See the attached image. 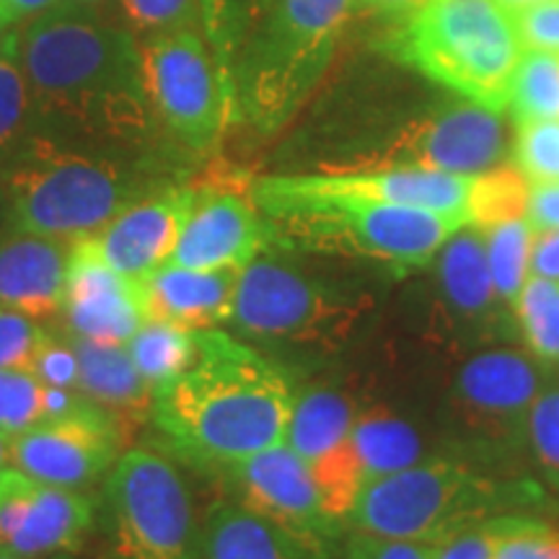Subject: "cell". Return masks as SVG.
<instances>
[{"label": "cell", "mask_w": 559, "mask_h": 559, "mask_svg": "<svg viewBox=\"0 0 559 559\" xmlns=\"http://www.w3.org/2000/svg\"><path fill=\"white\" fill-rule=\"evenodd\" d=\"M32 115L60 138L135 148L158 130L143 81L140 41L96 11L60 5L19 29Z\"/></svg>", "instance_id": "6da1fadb"}, {"label": "cell", "mask_w": 559, "mask_h": 559, "mask_svg": "<svg viewBox=\"0 0 559 559\" xmlns=\"http://www.w3.org/2000/svg\"><path fill=\"white\" fill-rule=\"evenodd\" d=\"M298 391L280 362L247 340L198 332V358L151 402L160 440L190 464L226 472L285 443Z\"/></svg>", "instance_id": "7a4b0ae2"}, {"label": "cell", "mask_w": 559, "mask_h": 559, "mask_svg": "<svg viewBox=\"0 0 559 559\" xmlns=\"http://www.w3.org/2000/svg\"><path fill=\"white\" fill-rule=\"evenodd\" d=\"M247 187L272 247L368 260L396 272L430 267L440 247L469 226L456 215L353 192L326 171L264 174Z\"/></svg>", "instance_id": "3957f363"}, {"label": "cell", "mask_w": 559, "mask_h": 559, "mask_svg": "<svg viewBox=\"0 0 559 559\" xmlns=\"http://www.w3.org/2000/svg\"><path fill=\"white\" fill-rule=\"evenodd\" d=\"M135 160L79 148L66 138L32 135L9 153L0 174V202L13 230L73 243L164 185Z\"/></svg>", "instance_id": "277c9868"}, {"label": "cell", "mask_w": 559, "mask_h": 559, "mask_svg": "<svg viewBox=\"0 0 559 559\" xmlns=\"http://www.w3.org/2000/svg\"><path fill=\"white\" fill-rule=\"evenodd\" d=\"M358 0H272L230 66L236 124L275 135L330 73Z\"/></svg>", "instance_id": "5b68a950"}, {"label": "cell", "mask_w": 559, "mask_h": 559, "mask_svg": "<svg viewBox=\"0 0 559 559\" xmlns=\"http://www.w3.org/2000/svg\"><path fill=\"white\" fill-rule=\"evenodd\" d=\"M534 500L536 492L526 485L500 481L464 461L430 459L368 479L349 510L347 528L386 539L440 544L474 523L521 513Z\"/></svg>", "instance_id": "8992f818"}, {"label": "cell", "mask_w": 559, "mask_h": 559, "mask_svg": "<svg viewBox=\"0 0 559 559\" xmlns=\"http://www.w3.org/2000/svg\"><path fill=\"white\" fill-rule=\"evenodd\" d=\"M394 50L466 102L506 111L523 41L495 0H423L404 16Z\"/></svg>", "instance_id": "52a82bcc"}, {"label": "cell", "mask_w": 559, "mask_h": 559, "mask_svg": "<svg viewBox=\"0 0 559 559\" xmlns=\"http://www.w3.org/2000/svg\"><path fill=\"white\" fill-rule=\"evenodd\" d=\"M366 306L362 293L311 275L285 254L264 249L239 272L228 324L257 342L332 347L353 332Z\"/></svg>", "instance_id": "ba28073f"}, {"label": "cell", "mask_w": 559, "mask_h": 559, "mask_svg": "<svg viewBox=\"0 0 559 559\" xmlns=\"http://www.w3.org/2000/svg\"><path fill=\"white\" fill-rule=\"evenodd\" d=\"M107 559H200L190 489L156 451H124L104 479Z\"/></svg>", "instance_id": "9c48e42d"}, {"label": "cell", "mask_w": 559, "mask_h": 559, "mask_svg": "<svg viewBox=\"0 0 559 559\" xmlns=\"http://www.w3.org/2000/svg\"><path fill=\"white\" fill-rule=\"evenodd\" d=\"M143 81L158 130L179 148L210 156L236 124L234 88L200 29L140 41Z\"/></svg>", "instance_id": "30bf717a"}, {"label": "cell", "mask_w": 559, "mask_h": 559, "mask_svg": "<svg viewBox=\"0 0 559 559\" xmlns=\"http://www.w3.org/2000/svg\"><path fill=\"white\" fill-rule=\"evenodd\" d=\"M96 528V502L5 466L0 472V549L21 559L75 557Z\"/></svg>", "instance_id": "8fae6325"}, {"label": "cell", "mask_w": 559, "mask_h": 559, "mask_svg": "<svg viewBox=\"0 0 559 559\" xmlns=\"http://www.w3.org/2000/svg\"><path fill=\"white\" fill-rule=\"evenodd\" d=\"M508 153L502 111L481 104H451L404 128L381 156L360 166H402L445 174H485L498 169Z\"/></svg>", "instance_id": "7c38bea8"}, {"label": "cell", "mask_w": 559, "mask_h": 559, "mask_svg": "<svg viewBox=\"0 0 559 559\" xmlns=\"http://www.w3.org/2000/svg\"><path fill=\"white\" fill-rule=\"evenodd\" d=\"M117 419L86 402L66 417L47 419L37 428L13 436L11 466L50 485L86 489L107 479L128 443Z\"/></svg>", "instance_id": "4fadbf2b"}, {"label": "cell", "mask_w": 559, "mask_h": 559, "mask_svg": "<svg viewBox=\"0 0 559 559\" xmlns=\"http://www.w3.org/2000/svg\"><path fill=\"white\" fill-rule=\"evenodd\" d=\"M358 412L345 394L313 386L296 394L285 443L309 466L321 502L334 521L347 528L349 510L366 485L353 445V423Z\"/></svg>", "instance_id": "5bb4252c"}, {"label": "cell", "mask_w": 559, "mask_h": 559, "mask_svg": "<svg viewBox=\"0 0 559 559\" xmlns=\"http://www.w3.org/2000/svg\"><path fill=\"white\" fill-rule=\"evenodd\" d=\"M542 391L536 362L519 349H485L459 368L451 404L474 436L492 445L528 440V415Z\"/></svg>", "instance_id": "9a60e30c"}, {"label": "cell", "mask_w": 559, "mask_h": 559, "mask_svg": "<svg viewBox=\"0 0 559 559\" xmlns=\"http://www.w3.org/2000/svg\"><path fill=\"white\" fill-rule=\"evenodd\" d=\"M272 247L270 228L251 200L247 181L198 185L171 264L190 270H243Z\"/></svg>", "instance_id": "2e32d148"}, {"label": "cell", "mask_w": 559, "mask_h": 559, "mask_svg": "<svg viewBox=\"0 0 559 559\" xmlns=\"http://www.w3.org/2000/svg\"><path fill=\"white\" fill-rule=\"evenodd\" d=\"M218 477L230 481L243 506L317 547L326 549L345 531L326 513L309 466L288 443L243 459Z\"/></svg>", "instance_id": "e0dca14e"}, {"label": "cell", "mask_w": 559, "mask_h": 559, "mask_svg": "<svg viewBox=\"0 0 559 559\" xmlns=\"http://www.w3.org/2000/svg\"><path fill=\"white\" fill-rule=\"evenodd\" d=\"M62 319L79 337L128 345L148 321L143 285L122 275L104 260L94 236L73 241L68 249V277Z\"/></svg>", "instance_id": "ac0fdd59"}, {"label": "cell", "mask_w": 559, "mask_h": 559, "mask_svg": "<svg viewBox=\"0 0 559 559\" xmlns=\"http://www.w3.org/2000/svg\"><path fill=\"white\" fill-rule=\"evenodd\" d=\"M194 194L198 185L164 181L143 198L132 200L94 236L104 260L135 280H145L169 264Z\"/></svg>", "instance_id": "d6986e66"}, {"label": "cell", "mask_w": 559, "mask_h": 559, "mask_svg": "<svg viewBox=\"0 0 559 559\" xmlns=\"http://www.w3.org/2000/svg\"><path fill=\"white\" fill-rule=\"evenodd\" d=\"M70 243L9 230L0 236V309L37 321L55 319L66 304Z\"/></svg>", "instance_id": "ffe728a7"}, {"label": "cell", "mask_w": 559, "mask_h": 559, "mask_svg": "<svg viewBox=\"0 0 559 559\" xmlns=\"http://www.w3.org/2000/svg\"><path fill=\"white\" fill-rule=\"evenodd\" d=\"M436 285L440 306L456 319L461 326L472 330H498L506 321V309L498 290H495L492 272L487 262L485 230L479 226L459 228L449 241L440 247L436 260Z\"/></svg>", "instance_id": "44dd1931"}, {"label": "cell", "mask_w": 559, "mask_h": 559, "mask_svg": "<svg viewBox=\"0 0 559 559\" xmlns=\"http://www.w3.org/2000/svg\"><path fill=\"white\" fill-rule=\"evenodd\" d=\"M140 285L148 319L202 332L230 321L239 270H190L169 262Z\"/></svg>", "instance_id": "7402d4cb"}, {"label": "cell", "mask_w": 559, "mask_h": 559, "mask_svg": "<svg viewBox=\"0 0 559 559\" xmlns=\"http://www.w3.org/2000/svg\"><path fill=\"white\" fill-rule=\"evenodd\" d=\"M79 358V391L91 404L107 412L132 436L140 423L151 419L153 391L132 362L128 345H111L66 332Z\"/></svg>", "instance_id": "603a6c76"}, {"label": "cell", "mask_w": 559, "mask_h": 559, "mask_svg": "<svg viewBox=\"0 0 559 559\" xmlns=\"http://www.w3.org/2000/svg\"><path fill=\"white\" fill-rule=\"evenodd\" d=\"M324 551L239 500H218L200 526V559H324Z\"/></svg>", "instance_id": "cb8c5ba5"}, {"label": "cell", "mask_w": 559, "mask_h": 559, "mask_svg": "<svg viewBox=\"0 0 559 559\" xmlns=\"http://www.w3.org/2000/svg\"><path fill=\"white\" fill-rule=\"evenodd\" d=\"M353 445L366 481L425 461V443L415 425L386 409H366L355 415Z\"/></svg>", "instance_id": "d4e9b609"}, {"label": "cell", "mask_w": 559, "mask_h": 559, "mask_svg": "<svg viewBox=\"0 0 559 559\" xmlns=\"http://www.w3.org/2000/svg\"><path fill=\"white\" fill-rule=\"evenodd\" d=\"M128 353L138 373L153 394L179 379L198 358V332L169 321L148 319L128 342Z\"/></svg>", "instance_id": "484cf974"}, {"label": "cell", "mask_w": 559, "mask_h": 559, "mask_svg": "<svg viewBox=\"0 0 559 559\" xmlns=\"http://www.w3.org/2000/svg\"><path fill=\"white\" fill-rule=\"evenodd\" d=\"M481 228V226H479ZM485 230L487 262L492 272L495 290L502 304L513 311L523 285L531 275V241H534V228L526 215H515L498 223H489Z\"/></svg>", "instance_id": "4316f807"}, {"label": "cell", "mask_w": 559, "mask_h": 559, "mask_svg": "<svg viewBox=\"0 0 559 559\" xmlns=\"http://www.w3.org/2000/svg\"><path fill=\"white\" fill-rule=\"evenodd\" d=\"M508 109L515 124L559 117V52L523 47L510 81Z\"/></svg>", "instance_id": "83f0119b"}, {"label": "cell", "mask_w": 559, "mask_h": 559, "mask_svg": "<svg viewBox=\"0 0 559 559\" xmlns=\"http://www.w3.org/2000/svg\"><path fill=\"white\" fill-rule=\"evenodd\" d=\"M513 313L534 358L559 362V283L528 275Z\"/></svg>", "instance_id": "f1b7e54d"}, {"label": "cell", "mask_w": 559, "mask_h": 559, "mask_svg": "<svg viewBox=\"0 0 559 559\" xmlns=\"http://www.w3.org/2000/svg\"><path fill=\"white\" fill-rule=\"evenodd\" d=\"M272 0H200L202 34L230 81V66L243 39L267 11Z\"/></svg>", "instance_id": "f546056e"}, {"label": "cell", "mask_w": 559, "mask_h": 559, "mask_svg": "<svg viewBox=\"0 0 559 559\" xmlns=\"http://www.w3.org/2000/svg\"><path fill=\"white\" fill-rule=\"evenodd\" d=\"M47 419V383L32 370H0V430L9 436L37 428Z\"/></svg>", "instance_id": "4dcf8cb0"}, {"label": "cell", "mask_w": 559, "mask_h": 559, "mask_svg": "<svg viewBox=\"0 0 559 559\" xmlns=\"http://www.w3.org/2000/svg\"><path fill=\"white\" fill-rule=\"evenodd\" d=\"M513 166L531 185L559 181V117L515 124Z\"/></svg>", "instance_id": "1f68e13d"}, {"label": "cell", "mask_w": 559, "mask_h": 559, "mask_svg": "<svg viewBox=\"0 0 559 559\" xmlns=\"http://www.w3.org/2000/svg\"><path fill=\"white\" fill-rule=\"evenodd\" d=\"M29 117V83H26L16 41L9 52L0 55V156H9L19 148Z\"/></svg>", "instance_id": "d6a6232c"}, {"label": "cell", "mask_w": 559, "mask_h": 559, "mask_svg": "<svg viewBox=\"0 0 559 559\" xmlns=\"http://www.w3.org/2000/svg\"><path fill=\"white\" fill-rule=\"evenodd\" d=\"M122 24L138 41L181 29H200V0H117Z\"/></svg>", "instance_id": "836d02e7"}, {"label": "cell", "mask_w": 559, "mask_h": 559, "mask_svg": "<svg viewBox=\"0 0 559 559\" xmlns=\"http://www.w3.org/2000/svg\"><path fill=\"white\" fill-rule=\"evenodd\" d=\"M492 559H559V528L534 515L510 513Z\"/></svg>", "instance_id": "e575fe53"}, {"label": "cell", "mask_w": 559, "mask_h": 559, "mask_svg": "<svg viewBox=\"0 0 559 559\" xmlns=\"http://www.w3.org/2000/svg\"><path fill=\"white\" fill-rule=\"evenodd\" d=\"M528 443L544 474L559 487V386L536 396L528 415Z\"/></svg>", "instance_id": "d590c367"}, {"label": "cell", "mask_w": 559, "mask_h": 559, "mask_svg": "<svg viewBox=\"0 0 559 559\" xmlns=\"http://www.w3.org/2000/svg\"><path fill=\"white\" fill-rule=\"evenodd\" d=\"M50 332L52 330H45L37 319L0 309V370H32V362L37 358L39 347L50 337Z\"/></svg>", "instance_id": "8d00e7d4"}, {"label": "cell", "mask_w": 559, "mask_h": 559, "mask_svg": "<svg viewBox=\"0 0 559 559\" xmlns=\"http://www.w3.org/2000/svg\"><path fill=\"white\" fill-rule=\"evenodd\" d=\"M32 373L47 386L79 391V358H75V349L66 334L58 337L50 332L32 362Z\"/></svg>", "instance_id": "74e56055"}, {"label": "cell", "mask_w": 559, "mask_h": 559, "mask_svg": "<svg viewBox=\"0 0 559 559\" xmlns=\"http://www.w3.org/2000/svg\"><path fill=\"white\" fill-rule=\"evenodd\" d=\"M508 515H495V519L456 531L449 539L436 544V559H492Z\"/></svg>", "instance_id": "f35d334b"}, {"label": "cell", "mask_w": 559, "mask_h": 559, "mask_svg": "<svg viewBox=\"0 0 559 559\" xmlns=\"http://www.w3.org/2000/svg\"><path fill=\"white\" fill-rule=\"evenodd\" d=\"M342 559H436V544L386 539L353 531L342 547Z\"/></svg>", "instance_id": "ab89813d"}, {"label": "cell", "mask_w": 559, "mask_h": 559, "mask_svg": "<svg viewBox=\"0 0 559 559\" xmlns=\"http://www.w3.org/2000/svg\"><path fill=\"white\" fill-rule=\"evenodd\" d=\"M523 47L528 50L559 52V0L526 5V9L510 11Z\"/></svg>", "instance_id": "60d3db41"}, {"label": "cell", "mask_w": 559, "mask_h": 559, "mask_svg": "<svg viewBox=\"0 0 559 559\" xmlns=\"http://www.w3.org/2000/svg\"><path fill=\"white\" fill-rule=\"evenodd\" d=\"M526 218L534 230L559 228V181L531 185L526 200Z\"/></svg>", "instance_id": "b9f144b4"}, {"label": "cell", "mask_w": 559, "mask_h": 559, "mask_svg": "<svg viewBox=\"0 0 559 559\" xmlns=\"http://www.w3.org/2000/svg\"><path fill=\"white\" fill-rule=\"evenodd\" d=\"M531 275L559 283V228L534 230V241H531Z\"/></svg>", "instance_id": "7bdbcfd3"}, {"label": "cell", "mask_w": 559, "mask_h": 559, "mask_svg": "<svg viewBox=\"0 0 559 559\" xmlns=\"http://www.w3.org/2000/svg\"><path fill=\"white\" fill-rule=\"evenodd\" d=\"M60 5H66V0H0V11H3L5 19L13 21L19 29L21 26L32 24L34 19L58 11Z\"/></svg>", "instance_id": "ee69618b"}, {"label": "cell", "mask_w": 559, "mask_h": 559, "mask_svg": "<svg viewBox=\"0 0 559 559\" xmlns=\"http://www.w3.org/2000/svg\"><path fill=\"white\" fill-rule=\"evenodd\" d=\"M358 3L368 5V9L389 13V16H407L412 9H417L423 0H358Z\"/></svg>", "instance_id": "f6af8a7d"}, {"label": "cell", "mask_w": 559, "mask_h": 559, "mask_svg": "<svg viewBox=\"0 0 559 559\" xmlns=\"http://www.w3.org/2000/svg\"><path fill=\"white\" fill-rule=\"evenodd\" d=\"M16 41H19V26L5 19V13L0 11V55L9 52Z\"/></svg>", "instance_id": "bcb514c9"}, {"label": "cell", "mask_w": 559, "mask_h": 559, "mask_svg": "<svg viewBox=\"0 0 559 559\" xmlns=\"http://www.w3.org/2000/svg\"><path fill=\"white\" fill-rule=\"evenodd\" d=\"M11 440L13 436L0 430V472H3L5 466H11Z\"/></svg>", "instance_id": "7dc6e473"}, {"label": "cell", "mask_w": 559, "mask_h": 559, "mask_svg": "<svg viewBox=\"0 0 559 559\" xmlns=\"http://www.w3.org/2000/svg\"><path fill=\"white\" fill-rule=\"evenodd\" d=\"M104 3H109V0H66V5H70V9L81 11H99Z\"/></svg>", "instance_id": "c3c4849f"}, {"label": "cell", "mask_w": 559, "mask_h": 559, "mask_svg": "<svg viewBox=\"0 0 559 559\" xmlns=\"http://www.w3.org/2000/svg\"><path fill=\"white\" fill-rule=\"evenodd\" d=\"M495 3L502 5L506 11H519V9H526V5L547 3V0H495Z\"/></svg>", "instance_id": "681fc988"}, {"label": "cell", "mask_w": 559, "mask_h": 559, "mask_svg": "<svg viewBox=\"0 0 559 559\" xmlns=\"http://www.w3.org/2000/svg\"><path fill=\"white\" fill-rule=\"evenodd\" d=\"M0 559H21V557H13V555H9V551L0 549ZM58 559H73V557H58Z\"/></svg>", "instance_id": "f907efd6"}]
</instances>
